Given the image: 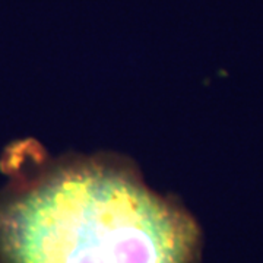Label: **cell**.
Segmentation results:
<instances>
[{
  "mask_svg": "<svg viewBox=\"0 0 263 263\" xmlns=\"http://www.w3.org/2000/svg\"><path fill=\"white\" fill-rule=\"evenodd\" d=\"M195 221L132 171L81 161L0 197V263H193Z\"/></svg>",
  "mask_w": 263,
  "mask_h": 263,
  "instance_id": "6da1fadb",
  "label": "cell"
}]
</instances>
